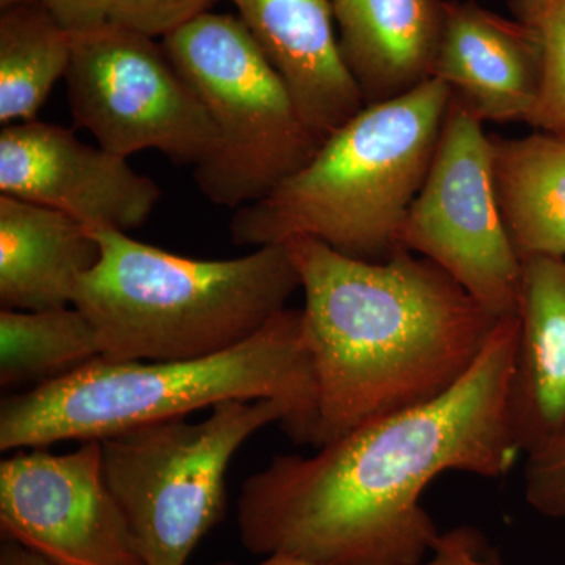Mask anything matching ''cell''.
<instances>
[{"mask_svg":"<svg viewBox=\"0 0 565 565\" xmlns=\"http://www.w3.org/2000/svg\"><path fill=\"white\" fill-rule=\"evenodd\" d=\"M215 0H114L110 22L143 33L150 39H166L170 33L207 13Z\"/></svg>","mask_w":565,"mask_h":565,"instance_id":"cell-21","label":"cell"},{"mask_svg":"<svg viewBox=\"0 0 565 565\" xmlns=\"http://www.w3.org/2000/svg\"><path fill=\"white\" fill-rule=\"evenodd\" d=\"M511 416L523 456L565 430V259L522 262Z\"/></svg>","mask_w":565,"mask_h":565,"instance_id":"cell-14","label":"cell"},{"mask_svg":"<svg viewBox=\"0 0 565 565\" xmlns=\"http://www.w3.org/2000/svg\"><path fill=\"white\" fill-rule=\"evenodd\" d=\"M307 128L326 140L364 104L334 33L330 0H230Z\"/></svg>","mask_w":565,"mask_h":565,"instance_id":"cell-12","label":"cell"},{"mask_svg":"<svg viewBox=\"0 0 565 565\" xmlns=\"http://www.w3.org/2000/svg\"><path fill=\"white\" fill-rule=\"evenodd\" d=\"M285 244L300 277L318 382L316 448L449 392L500 322L415 253L363 262L311 237Z\"/></svg>","mask_w":565,"mask_h":565,"instance_id":"cell-2","label":"cell"},{"mask_svg":"<svg viewBox=\"0 0 565 565\" xmlns=\"http://www.w3.org/2000/svg\"><path fill=\"white\" fill-rule=\"evenodd\" d=\"M0 527L55 565H145L107 486L99 440L2 460Z\"/></svg>","mask_w":565,"mask_h":565,"instance_id":"cell-10","label":"cell"},{"mask_svg":"<svg viewBox=\"0 0 565 565\" xmlns=\"http://www.w3.org/2000/svg\"><path fill=\"white\" fill-rule=\"evenodd\" d=\"M102 258V245L84 223L0 195V303L2 310L71 307L77 282Z\"/></svg>","mask_w":565,"mask_h":565,"instance_id":"cell-16","label":"cell"},{"mask_svg":"<svg viewBox=\"0 0 565 565\" xmlns=\"http://www.w3.org/2000/svg\"><path fill=\"white\" fill-rule=\"evenodd\" d=\"M73 120L104 150L129 159L154 150L173 162L199 166L217 131L162 44L109 24L73 35L66 71Z\"/></svg>","mask_w":565,"mask_h":565,"instance_id":"cell-8","label":"cell"},{"mask_svg":"<svg viewBox=\"0 0 565 565\" xmlns=\"http://www.w3.org/2000/svg\"><path fill=\"white\" fill-rule=\"evenodd\" d=\"M0 193L121 233L143 226L162 199L159 184L128 159L36 120L3 126Z\"/></svg>","mask_w":565,"mask_h":565,"instance_id":"cell-11","label":"cell"},{"mask_svg":"<svg viewBox=\"0 0 565 565\" xmlns=\"http://www.w3.org/2000/svg\"><path fill=\"white\" fill-rule=\"evenodd\" d=\"M288 411L273 399L225 401L199 423L145 424L103 438L107 486L145 565H185L226 511V471L241 446Z\"/></svg>","mask_w":565,"mask_h":565,"instance_id":"cell-7","label":"cell"},{"mask_svg":"<svg viewBox=\"0 0 565 565\" xmlns=\"http://www.w3.org/2000/svg\"><path fill=\"white\" fill-rule=\"evenodd\" d=\"M492 162L484 122L451 99L399 245L437 264L490 315L504 319L519 315L522 259L501 214Z\"/></svg>","mask_w":565,"mask_h":565,"instance_id":"cell-9","label":"cell"},{"mask_svg":"<svg viewBox=\"0 0 565 565\" xmlns=\"http://www.w3.org/2000/svg\"><path fill=\"white\" fill-rule=\"evenodd\" d=\"M273 399L285 434L318 444V382L302 310L286 308L259 332L212 355L173 362L104 356L0 405V449L103 440L145 424L185 418L225 401Z\"/></svg>","mask_w":565,"mask_h":565,"instance_id":"cell-3","label":"cell"},{"mask_svg":"<svg viewBox=\"0 0 565 565\" xmlns=\"http://www.w3.org/2000/svg\"><path fill=\"white\" fill-rule=\"evenodd\" d=\"M103 355L95 327L74 305L0 313V385L47 384Z\"/></svg>","mask_w":565,"mask_h":565,"instance_id":"cell-19","label":"cell"},{"mask_svg":"<svg viewBox=\"0 0 565 565\" xmlns=\"http://www.w3.org/2000/svg\"><path fill=\"white\" fill-rule=\"evenodd\" d=\"M493 181L520 259H565V136L492 137Z\"/></svg>","mask_w":565,"mask_h":565,"instance_id":"cell-17","label":"cell"},{"mask_svg":"<svg viewBox=\"0 0 565 565\" xmlns=\"http://www.w3.org/2000/svg\"><path fill=\"white\" fill-rule=\"evenodd\" d=\"M525 498L537 514L565 520V430L526 456Z\"/></svg>","mask_w":565,"mask_h":565,"instance_id":"cell-22","label":"cell"},{"mask_svg":"<svg viewBox=\"0 0 565 565\" xmlns=\"http://www.w3.org/2000/svg\"><path fill=\"white\" fill-rule=\"evenodd\" d=\"M73 35L40 2L0 14V122L35 121L58 79L66 76Z\"/></svg>","mask_w":565,"mask_h":565,"instance_id":"cell-18","label":"cell"},{"mask_svg":"<svg viewBox=\"0 0 565 565\" xmlns=\"http://www.w3.org/2000/svg\"><path fill=\"white\" fill-rule=\"evenodd\" d=\"M102 258L81 278L73 305L95 327L104 359L173 362L248 340L300 289L288 245L232 259H193L93 230Z\"/></svg>","mask_w":565,"mask_h":565,"instance_id":"cell-5","label":"cell"},{"mask_svg":"<svg viewBox=\"0 0 565 565\" xmlns=\"http://www.w3.org/2000/svg\"><path fill=\"white\" fill-rule=\"evenodd\" d=\"M345 65L364 104L433 79L446 0H330Z\"/></svg>","mask_w":565,"mask_h":565,"instance_id":"cell-15","label":"cell"},{"mask_svg":"<svg viewBox=\"0 0 565 565\" xmlns=\"http://www.w3.org/2000/svg\"><path fill=\"white\" fill-rule=\"evenodd\" d=\"M509 6L541 57V90L527 125L565 136V0H509Z\"/></svg>","mask_w":565,"mask_h":565,"instance_id":"cell-20","label":"cell"},{"mask_svg":"<svg viewBox=\"0 0 565 565\" xmlns=\"http://www.w3.org/2000/svg\"><path fill=\"white\" fill-rule=\"evenodd\" d=\"M434 77L479 121L527 122L541 90V57L519 21L475 0H446Z\"/></svg>","mask_w":565,"mask_h":565,"instance_id":"cell-13","label":"cell"},{"mask_svg":"<svg viewBox=\"0 0 565 565\" xmlns=\"http://www.w3.org/2000/svg\"><path fill=\"white\" fill-rule=\"evenodd\" d=\"M234 565V564H221ZM253 565H323L302 557L270 555ZM422 565H503L500 553L481 531L471 526H459L446 531L444 542L426 563Z\"/></svg>","mask_w":565,"mask_h":565,"instance_id":"cell-23","label":"cell"},{"mask_svg":"<svg viewBox=\"0 0 565 565\" xmlns=\"http://www.w3.org/2000/svg\"><path fill=\"white\" fill-rule=\"evenodd\" d=\"M71 35L109 24L114 0H36Z\"/></svg>","mask_w":565,"mask_h":565,"instance_id":"cell-24","label":"cell"},{"mask_svg":"<svg viewBox=\"0 0 565 565\" xmlns=\"http://www.w3.org/2000/svg\"><path fill=\"white\" fill-rule=\"evenodd\" d=\"M0 565H55L40 553L33 552L28 546L18 544V542L3 539L2 548H0Z\"/></svg>","mask_w":565,"mask_h":565,"instance_id":"cell-25","label":"cell"},{"mask_svg":"<svg viewBox=\"0 0 565 565\" xmlns=\"http://www.w3.org/2000/svg\"><path fill=\"white\" fill-rule=\"evenodd\" d=\"M519 315L430 403L349 430L315 455H277L243 482L241 542L323 565H422L445 533L423 504L438 476L504 478L522 456L511 416Z\"/></svg>","mask_w":565,"mask_h":565,"instance_id":"cell-1","label":"cell"},{"mask_svg":"<svg viewBox=\"0 0 565 565\" xmlns=\"http://www.w3.org/2000/svg\"><path fill=\"white\" fill-rule=\"evenodd\" d=\"M162 46L217 131L210 154L193 167L211 203L239 210L259 202L313 159L322 140L239 17L207 11Z\"/></svg>","mask_w":565,"mask_h":565,"instance_id":"cell-6","label":"cell"},{"mask_svg":"<svg viewBox=\"0 0 565 565\" xmlns=\"http://www.w3.org/2000/svg\"><path fill=\"white\" fill-rule=\"evenodd\" d=\"M449 104L451 92L433 77L364 106L303 169L237 210L233 243L258 248L311 237L363 262L403 250L401 228L429 172Z\"/></svg>","mask_w":565,"mask_h":565,"instance_id":"cell-4","label":"cell"},{"mask_svg":"<svg viewBox=\"0 0 565 565\" xmlns=\"http://www.w3.org/2000/svg\"><path fill=\"white\" fill-rule=\"evenodd\" d=\"M36 2V0H0V9L6 10L10 7L21 6V3Z\"/></svg>","mask_w":565,"mask_h":565,"instance_id":"cell-26","label":"cell"}]
</instances>
